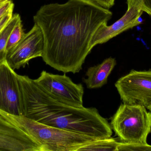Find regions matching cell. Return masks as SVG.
I'll list each match as a JSON object with an SVG mask.
<instances>
[{"label":"cell","instance_id":"6da1fadb","mask_svg":"<svg viewBox=\"0 0 151 151\" xmlns=\"http://www.w3.org/2000/svg\"><path fill=\"white\" fill-rule=\"evenodd\" d=\"M112 12L90 0H69L42 5L34 16L44 39L42 58L64 73H79L92 49L91 40Z\"/></svg>","mask_w":151,"mask_h":151},{"label":"cell","instance_id":"7a4b0ae2","mask_svg":"<svg viewBox=\"0 0 151 151\" xmlns=\"http://www.w3.org/2000/svg\"><path fill=\"white\" fill-rule=\"evenodd\" d=\"M24 116L47 126L86 135L110 138L112 129L96 108L77 107L57 100L26 75H18Z\"/></svg>","mask_w":151,"mask_h":151},{"label":"cell","instance_id":"3957f363","mask_svg":"<svg viewBox=\"0 0 151 151\" xmlns=\"http://www.w3.org/2000/svg\"><path fill=\"white\" fill-rule=\"evenodd\" d=\"M0 113L29 135L42 147L43 151H79L86 144L99 139L47 126L24 116L11 115L1 111Z\"/></svg>","mask_w":151,"mask_h":151},{"label":"cell","instance_id":"277c9868","mask_svg":"<svg viewBox=\"0 0 151 151\" xmlns=\"http://www.w3.org/2000/svg\"><path fill=\"white\" fill-rule=\"evenodd\" d=\"M110 125L121 142L147 144L151 132V112L141 105L123 103L112 117Z\"/></svg>","mask_w":151,"mask_h":151},{"label":"cell","instance_id":"5b68a950","mask_svg":"<svg viewBox=\"0 0 151 151\" xmlns=\"http://www.w3.org/2000/svg\"><path fill=\"white\" fill-rule=\"evenodd\" d=\"M124 103L139 104L151 111V71L132 70L115 83Z\"/></svg>","mask_w":151,"mask_h":151},{"label":"cell","instance_id":"8992f818","mask_svg":"<svg viewBox=\"0 0 151 151\" xmlns=\"http://www.w3.org/2000/svg\"><path fill=\"white\" fill-rule=\"evenodd\" d=\"M35 80L46 92L57 100L75 107L83 106V86L81 83H74L65 73L59 75L43 71Z\"/></svg>","mask_w":151,"mask_h":151},{"label":"cell","instance_id":"52a82bcc","mask_svg":"<svg viewBox=\"0 0 151 151\" xmlns=\"http://www.w3.org/2000/svg\"><path fill=\"white\" fill-rule=\"evenodd\" d=\"M18 75L6 59L0 63V111L24 116Z\"/></svg>","mask_w":151,"mask_h":151},{"label":"cell","instance_id":"ba28073f","mask_svg":"<svg viewBox=\"0 0 151 151\" xmlns=\"http://www.w3.org/2000/svg\"><path fill=\"white\" fill-rule=\"evenodd\" d=\"M44 39L42 32L40 27L35 24L17 46L7 53L6 60L13 70L24 67L31 59L42 57Z\"/></svg>","mask_w":151,"mask_h":151},{"label":"cell","instance_id":"9c48e42d","mask_svg":"<svg viewBox=\"0 0 151 151\" xmlns=\"http://www.w3.org/2000/svg\"><path fill=\"white\" fill-rule=\"evenodd\" d=\"M0 151H43L34 139L1 113Z\"/></svg>","mask_w":151,"mask_h":151},{"label":"cell","instance_id":"30bf717a","mask_svg":"<svg viewBox=\"0 0 151 151\" xmlns=\"http://www.w3.org/2000/svg\"><path fill=\"white\" fill-rule=\"evenodd\" d=\"M143 12L134 8H127L125 14L112 25L108 26L107 23L103 24L91 40V48L98 44L106 43L125 31L141 25L142 21L140 18Z\"/></svg>","mask_w":151,"mask_h":151},{"label":"cell","instance_id":"8fae6325","mask_svg":"<svg viewBox=\"0 0 151 151\" xmlns=\"http://www.w3.org/2000/svg\"><path fill=\"white\" fill-rule=\"evenodd\" d=\"M116 59L109 57L102 63L88 68L86 73L88 78L83 79V82L90 89L99 88L107 83V79L115 66Z\"/></svg>","mask_w":151,"mask_h":151},{"label":"cell","instance_id":"7c38bea8","mask_svg":"<svg viewBox=\"0 0 151 151\" xmlns=\"http://www.w3.org/2000/svg\"><path fill=\"white\" fill-rule=\"evenodd\" d=\"M119 142L116 138H110L96 139L86 144L80 148L81 151H117Z\"/></svg>","mask_w":151,"mask_h":151},{"label":"cell","instance_id":"4fadbf2b","mask_svg":"<svg viewBox=\"0 0 151 151\" xmlns=\"http://www.w3.org/2000/svg\"><path fill=\"white\" fill-rule=\"evenodd\" d=\"M20 19L19 14H14L7 26L0 33V63L6 59V46L9 37L17 22Z\"/></svg>","mask_w":151,"mask_h":151},{"label":"cell","instance_id":"5bb4252c","mask_svg":"<svg viewBox=\"0 0 151 151\" xmlns=\"http://www.w3.org/2000/svg\"><path fill=\"white\" fill-rule=\"evenodd\" d=\"M25 33L24 31L21 19L18 20L12 31L6 46L7 53L13 49L24 37Z\"/></svg>","mask_w":151,"mask_h":151},{"label":"cell","instance_id":"9a60e30c","mask_svg":"<svg viewBox=\"0 0 151 151\" xmlns=\"http://www.w3.org/2000/svg\"><path fill=\"white\" fill-rule=\"evenodd\" d=\"M151 151V145L148 144H131L119 142L117 151Z\"/></svg>","mask_w":151,"mask_h":151},{"label":"cell","instance_id":"2e32d148","mask_svg":"<svg viewBox=\"0 0 151 151\" xmlns=\"http://www.w3.org/2000/svg\"><path fill=\"white\" fill-rule=\"evenodd\" d=\"M127 8L137 9L151 16V0H127Z\"/></svg>","mask_w":151,"mask_h":151},{"label":"cell","instance_id":"e0dca14e","mask_svg":"<svg viewBox=\"0 0 151 151\" xmlns=\"http://www.w3.org/2000/svg\"><path fill=\"white\" fill-rule=\"evenodd\" d=\"M14 8L13 0H0V18L10 12L13 11Z\"/></svg>","mask_w":151,"mask_h":151},{"label":"cell","instance_id":"ac0fdd59","mask_svg":"<svg viewBox=\"0 0 151 151\" xmlns=\"http://www.w3.org/2000/svg\"><path fill=\"white\" fill-rule=\"evenodd\" d=\"M13 15V11L10 12L3 17L0 18V33L4 29L10 21Z\"/></svg>","mask_w":151,"mask_h":151},{"label":"cell","instance_id":"d6986e66","mask_svg":"<svg viewBox=\"0 0 151 151\" xmlns=\"http://www.w3.org/2000/svg\"><path fill=\"white\" fill-rule=\"evenodd\" d=\"M98 5L105 9H109L114 6L115 0H90Z\"/></svg>","mask_w":151,"mask_h":151},{"label":"cell","instance_id":"ffe728a7","mask_svg":"<svg viewBox=\"0 0 151 151\" xmlns=\"http://www.w3.org/2000/svg\"></svg>","mask_w":151,"mask_h":151}]
</instances>
